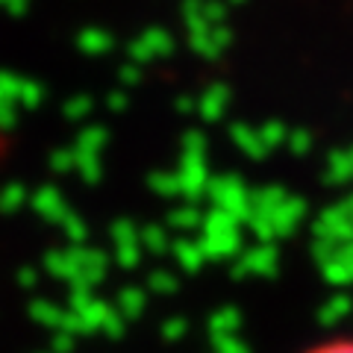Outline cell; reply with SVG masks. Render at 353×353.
<instances>
[{
	"mask_svg": "<svg viewBox=\"0 0 353 353\" xmlns=\"http://www.w3.org/2000/svg\"><path fill=\"white\" fill-rule=\"evenodd\" d=\"M303 353H353V339H333L324 341V345H315Z\"/></svg>",
	"mask_w": 353,
	"mask_h": 353,
	"instance_id": "1",
	"label": "cell"
}]
</instances>
